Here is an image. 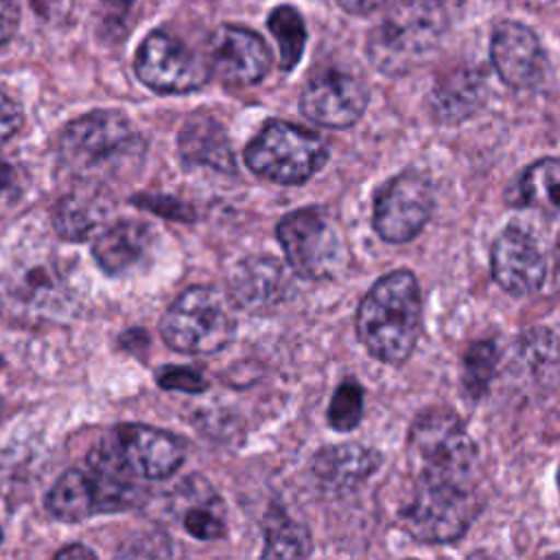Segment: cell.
I'll list each match as a JSON object with an SVG mask.
<instances>
[{
  "instance_id": "19",
  "label": "cell",
  "mask_w": 560,
  "mask_h": 560,
  "mask_svg": "<svg viewBox=\"0 0 560 560\" xmlns=\"http://www.w3.org/2000/svg\"><path fill=\"white\" fill-rule=\"evenodd\" d=\"M151 247L149 225L138 221H120L109 225L94 241L92 254L101 269L109 276H125L144 262Z\"/></svg>"
},
{
  "instance_id": "35",
  "label": "cell",
  "mask_w": 560,
  "mask_h": 560,
  "mask_svg": "<svg viewBox=\"0 0 560 560\" xmlns=\"http://www.w3.org/2000/svg\"><path fill=\"white\" fill-rule=\"evenodd\" d=\"M18 188V171L7 160H0V195L13 192Z\"/></svg>"
},
{
  "instance_id": "36",
  "label": "cell",
  "mask_w": 560,
  "mask_h": 560,
  "mask_svg": "<svg viewBox=\"0 0 560 560\" xmlns=\"http://www.w3.org/2000/svg\"><path fill=\"white\" fill-rule=\"evenodd\" d=\"M57 558H94V551H90L88 547L83 545H72V547H66L57 553Z\"/></svg>"
},
{
  "instance_id": "23",
  "label": "cell",
  "mask_w": 560,
  "mask_h": 560,
  "mask_svg": "<svg viewBox=\"0 0 560 560\" xmlns=\"http://www.w3.org/2000/svg\"><path fill=\"white\" fill-rule=\"evenodd\" d=\"M88 190H77L66 195L52 210V225L59 236L70 241H85L101 228L107 219L109 203L96 190V186H85Z\"/></svg>"
},
{
  "instance_id": "4",
  "label": "cell",
  "mask_w": 560,
  "mask_h": 560,
  "mask_svg": "<svg viewBox=\"0 0 560 560\" xmlns=\"http://www.w3.org/2000/svg\"><path fill=\"white\" fill-rule=\"evenodd\" d=\"M407 457L416 481L475 483L477 446L448 409L431 407L416 416L407 435Z\"/></svg>"
},
{
  "instance_id": "1",
  "label": "cell",
  "mask_w": 560,
  "mask_h": 560,
  "mask_svg": "<svg viewBox=\"0 0 560 560\" xmlns=\"http://www.w3.org/2000/svg\"><path fill=\"white\" fill-rule=\"evenodd\" d=\"M422 332V293L416 276L396 269L378 278L357 308V335L387 365L405 363Z\"/></svg>"
},
{
  "instance_id": "14",
  "label": "cell",
  "mask_w": 560,
  "mask_h": 560,
  "mask_svg": "<svg viewBox=\"0 0 560 560\" xmlns=\"http://www.w3.org/2000/svg\"><path fill=\"white\" fill-rule=\"evenodd\" d=\"M208 66L228 85L245 88L265 79L271 68V52L258 33L225 24L210 35Z\"/></svg>"
},
{
  "instance_id": "34",
  "label": "cell",
  "mask_w": 560,
  "mask_h": 560,
  "mask_svg": "<svg viewBox=\"0 0 560 560\" xmlns=\"http://www.w3.org/2000/svg\"><path fill=\"white\" fill-rule=\"evenodd\" d=\"M392 2L394 0H337V4L352 15H370Z\"/></svg>"
},
{
  "instance_id": "29",
  "label": "cell",
  "mask_w": 560,
  "mask_h": 560,
  "mask_svg": "<svg viewBox=\"0 0 560 560\" xmlns=\"http://www.w3.org/2000/svg\"><path fill=\"white\" fill-rule=\"evenodd\" d=\"M184 529L199 540H217L225 534V521L219 510V501L210 497V501L195 503L184 514Z\"/></svg>"
},
{
  "instance_id": "33",
  "label": "cell",
  "mask_w": 560,
  "mask_h": 560,
  "mask_svg": "<svg viewBox=\"0 0 560 560\" xmlns=\"http://www.w3.org/2000/svg\"><path fill=\"white\" fill-rule=\"evenodd\" d=\"M31 2L37 9V13L50 22L63 20L72 9V0H31Z\"/></svg>"
},
{
  "instance_id": "27",
  "label": "cell",
  "mask_w": 560,
  "mask_h": 560,
  "mask_svg": "<svg viewBox=\"0 0 560 560\" xmlns=\"http://www.w3.org/2000/svg\"><path fill=\"white\" fill-rule=\"evenodd\" d=\"M497 361L499 348L492 339H479L466 348L462 359V387L468 398L479 400L488 392L497 372Z\"/></svg>"
},
{
  "instance_id": "12",
  "label": "cell",
  "mask_w": 560,
  "mask_h": 560,
  "mask_svg": "<svg viewBox=\"0 0 560 560\" xmlns=\"http://www.w3.org/2000/svg\"><path fill=\"white\" fill-rule=\"evenodd\" d=\"M433 212V188L420 173L407 171L387 179L374 195V232L394 245L416 238Z\"/></svg>"
},
{
  "instance_id": "21",
  "label": "cell",
  "mask_w": 560,
  "mask_h": 560,
  "mask_svg": "<svg viewBox=\"0 0 560 560\" xmlns=\"http://www.w3.org/2000/svg\"><path fill=\"white\" fill-rule=\"evenodd\" d=\"M179 151L188 166H210L214 171L234 173V155L228 136L223 127L206 114L186 120L179 133Z\"/></svg>"
},
{
  "instance_id": "9",
  "label": "cell",
  "mask_w": 560,
  "mask_h": 560,
  "mask_svg": "<svg viewBox=\"0 0 560 560\" xmlns=\"http://www.w3.org/2000/svg\"><path fill=\"white\" fill-rule=\"evenodd\" d=\"M70 289L52 258H22L0 271V315L18 324L70 315Z\"/></svg>"
},
{
  "instance_id": "8",
  "label": "cell",
  "mask_w": 560,
  "mask_h": 560,
  "mask_svg": "<svg viewBox=\"0 0 560 560\" xmlns=\"http://www.w3.org/2000/svg\"><path fill=\"white\" fill-rule=\"evenodd\" d=\"M276 236L289 267L306 280L337 278L348 265V247L337 221L324 208H300L287 214Z\"/></svg>"
},
{
  "instance_id": "15",
  "label": "cell",
  "mask_w": 560,
  "mask_h": 560,
  "mask_svg": "<svg viewBox=\"0 0 560 560\" xmlns=\"http://www.w3.org/2000/svg\"><path fill=\"white\" fill-rule=\"evenodd\" d=\"M368 85L346 72H324L308 81L300 96V112L330 129L352 127L368 107Z\"/></svg>"
},
{
  "instance_id": "11",
  "label": "cell",
  "mask_w": 560,
  "mask_h": 560,
  "mask_svg": "<svg viewBox=\"0 0 560 560\" xmlns=\"http://www.w3.org/2000/svg\"><path fill=\"white\" fill-rule=\"evenodd\" d=\"M140 490L133 481L120 479L107 470L90 466L63 472L46 497L48 512L66 523L83 521L96 512L127 510L140 501Z\"/></svg>"
},
{
  "instance_id": "7",
  "label": "cell",
  "mask_w": 560,
  "mask_h": 560,
  "mask_svg": "<svg viewBox=\"0 0 560 560\" xmlns=\"http://www.w3.org/2000/svg\"><path fill=\"white\" fill-rule=\"evenodd\" d=\"M164 341L179 352L214 354L236 330L228 298L214 287L186 289L164 313L160 324Z\"/></svg>"
},
{
  "instance_id": "20",
  "label": "cell",
  "mask_w": 560,
  "mask_h": 560,
  "mask_svg": "<svg viewBox=\"0 0 560 560\" xmlns=\"http://www.w3.org/2000/svg\"><path fill=\"white\" fill-rule=\"evenodd\" d=\"M381 464L376 451L363 444H335L317 451L313 472L326 490H352Z\"/></svg>"
},
{
  "instance_id": "16",
  "label": "cell",
  "mask_w": 560,
  "mask_h": 560,
  "mask_svg": "<svg viewBox=\"0 0 560 560\" xmlns=\"http://www.w3.org/2000/svg\"><path fill=\"white\" fill-rule=\"evenodd\" d=\"M490 267L494 282L510 295L523 298L538 291L547 276V260L536 238L518 228H505L492 243Z\"/></svg>"
},
{
  "instance_id": "24",
  "label": "cell",
  "mask_w": 560,
  "mask_h": 560,
  "mask_svg": "<svg viewBox=\"0 0 560 560\" xmlns=\"http://www.w3.org/2000/svg\"><path fill=\"white\" fill-rule=\"evenodd\" d=\"M508 201L516 208L560 214V160L545 158L529 164L510 188Z\"/></svg>"
},
{
  "instance_id": "25",
  "label": "cell",
  "mask_w": 560,
  "mask_h": 560,
  "mask_svg": "<svg viewBox=\"0 0 560 560\" xmlns=\"http://www.w3.org/2000/svg\"><path fill=\"white\" fill-rule=\"evenodd\" d=\"M313 551L308 529L293 521L282 508H271L265 516V558H304Z\"/></svg>"
},
{
  "instance_id": "2",
  "label": "cell",
  "mask_w": 560,
  "mask_h": 560,
  "mask_svg": "<svg viewBox=\"0 0 560 560\" xmlns=\"http://www.w3.org/2000/svg\"><path fill=\"white\" fill-rule=\"evenodd\" d=\"M144 142L120 112H90L72 120L59 138L63 168L85 186L131 175L142 162Z\"/></svg>"
},
{
  "instance_id": "13",
  "label": "cell",
  "mask_w": 560,
  "mask_h": 560,
  "mask_svg": "<svg viewBox=\"0 0 560 560\" xmlns=\"http://www.w3.org/2000/svg\"><path fill=\"white\" fill-rule=\"evenodd\" d=\"M136 72L144 85L162 94L192 92L210 79L208 61L164 31L151 33L142 42Z\"/></svg>"
},
{
  "instance_id": "32",
  "label": "cell",
  "mask_w": 560,
  "mask_h": 560,
  "mask_svg": "<svg viewBox=\"0 0 560 560\" xmlns=\"http://www.w3.org/2000/svg\"><path fill=\"white\" fill-rule=\"evenodd\" d=\"M20 0H0V46H4L18 26Z\"/></svg>"
},
{
  "instance_id": "22",
  "label": "cell",
  "mask_w": 560,
  "mask_h": 560,
  "mask_svg": "<svg viewBox=\"0 0 560 560\" xmlns=\"http://www.w3.org/2000/svg\"><path fill=\"white\" fill-rule=\"evenodd\" d=\"M483 79L477 72L462 68L435 83L429 96V109L435 120L455 125L470 118L483 105Z\"/></svg>"
},
{
  "instance_id": "6",
  "label": "cell",
  "mask_w": 560,
  "mask_h": 560,
  "mask_svg": "<svg viewBox=\"0 0 560 560\" xmlns=\"http://www.w3.org/2000/svg\"><path fill=\"white\" fill-rule=\"evenodd\" d=\"M184 462V444L177 435L147 427H116L90 455V466L107 470L120 479H164Z\"/></svg>"
},
{
  "instance_id": "17",
  "label": "cell",
  "mask_w": 560,
  "mask_h": 560,
  "mask_svg": "<svg viewBox=\"0 0 560 560\" xmlns=\"http://www.w3.org/2000/svg\"><path fill=\"white\" fill-rule=\"evenodd\" d=\"M494 70L510 88H532L540 81L547 59L536 33L521 22H499L490 39Z\"/></svg>"
},
{
  "instance_id": "5",
  "label": "cell",
  "mask_w": 560,
  "mask_h": 560,
  "mask_svg": "<svg viewBox=\"0 0 560 560\" xmlns=\"http://www.w3.org/2000/svg\"><path fill=\"white\" fill-rule=\"evenodd\" d=\"M481 510L475 483L416 481L400 510L402 529L418 542L446 545L459 540Z\"/></svg>"
},
{
  "instance_id": "39",
  "label": "cell",
  "mask_w": 560,
  "mask_h": 560,
  "mask_svg": "<svg viewBox=\"0 0 560 560\" xmlns=\"http://www.w3.org/2000/svg\"><path fill=\"white\" fill-rule=\"evenodd\" d=\"M0 540H2V534H0Z\"/></svg>"
},
{
  "instance_id": "38",
  "label": "cell",
  "mask_w": 560,
  "mask_h": 560,
  "mask_svg": "<svg viewBox=\"0 0 560 560\" xmlns=\"http://www.w3.org/2000/svg\"><path fill=\"white\" fill-rule=\"evenodd\" d=\"M0 365H2V359H0Z\"/></svg>"
},
{
  "instance_id": "37",
  "label": "cell",
  "mask_w": 560,
  "mask_h": 560,
  "mask_svg": "<svg viewBox=\"0 0 560 560\" xmlns=\"http://www.w3.org/2000/svg\"><path fill=\"white\" fill-rule=\"evenodd\" d=\"M558 488H560V468H558Z\"/></svg>"
},
{
  "instance_id": "18",
  "label": "cell",
  "mask_w": 560,
  "mask_h": 560,
  "mask_svg": "<svg viewBox=\"0 0 560 560\" xmlns=\"http://www.w3.org/2000/svg\"><path fill=\"white\" fill-rule=\"evenodd\" d=\"M289 293L284 267L269 256L243 260L230 278V295L236 306L249 313H269Z\"/></svg>"
},
{
  "instance_id": "28",
  "label": "cell",
  "mask_w": 560,
  "mask_h": 560,
  "mask_svg": "<svg viewBox=\"0 0 560 560\" xmlns=\"http://www.w3.org/2000/svg\"><path fill=\"white\" fill-rule=\"evenodd\" d=\"M363 416V389L357 381L348 378L343 383H339V387L335 389L330 405H328V424L335 431H352Z\"/></svg>"
},
{
  "instance_id": "26",
  "label": "cell",
  "mask_w": 560,
  "mask_h": 560,
  "mask_svg": "<svg viewBox=\"0 0 560 560\" xmlns=\"http://www.w3.org/2000/svg\"><path fill=\"white\" fill-rule=\"evenodd\" d=\"M267 26L280 48V68L293 70L298 66V61L304 52V44H306V26H304L300 11L293 7L280 4L269 13Z\"/></svg>"
},
{
  "instance_id": "3",
  "label": "cell",
  "mask_w": 560,
  "mask_h": 560,
  "mask_svg": "<svg viewBox=\"0 0 560 560\" xmlns=\"http://www.w3.org/2000/svg\"><path fill=\"white\" fill-rule=\"evenodd\" d=\"M455 13V0H394L368 35V57L389 77L407 74L440 46Z\"/></svg>"
},
{
  "instance_id": "10",
  "label": "cell",
  "mask_w": 560,
  "mask_h": 560,
  "mask_svg": "<svg viewBox=\"0 0 560 560\" xmlns=\"http://www.w3.org/2000/svg\"><path fill=\"white\" fill-rule=\"evenodd\" d=\"M326 158L328 147L322 136L284 120H269L245 147L249 171L284 186L306 182Z\"/></svg>"
},
{
  "instance_id": "31",
  "label": "cell",
  "mask_w": 560,
  "mask_h": 560,
  "mask_svg": "<svg viewBox=\"0 0 560 560\" xmlns=\"http://www.w3.org/2000/svg\"><path fill=\"white\" fill-rule=\"evenodd\" d=\"M22 125V112L13 98L0 92V144L7 142Z\"/></svg>"
},
{
  "instance_id": "30",
  "label": "cell",
  "mask_w": 560,
  "mask_h": 560,
  "mask_svg": "<svg viewBox=\"0 0 560 560\" xmlns=\"http://www.w3.org/2000/svg\"><path fill=\"white\" fill-rule=\"evenodd\" d=\"M158 381L166 389H182V392H201L208 385L206 378L197 370L179 368V365L177 368L168 365L166 370H162L158 374Z\"/></svg>"
}]
</instances>
